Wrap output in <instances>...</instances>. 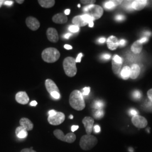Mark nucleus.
Here are the masks:
<instances>
[{
  "label": "nucleus",
  "mask_w": 152,
  "mask_h": 152,
  "mask_svg": "<svg viewBox=\"0 0 152 152\" xmlns=\"http://www.w3.org/2000/svg\"><path fill=\"white\" fill-rule=\"evenodd\" d=\"M69 102L71 107L78 111L84 109L86 106L83 95L78 90H75L71 92Z\"/></svg>",
  "instance_id": "nucleus-1"
},
{
  "label": "nucleus",
  "mask_w": 152,
  "mask_h": 152,
  "mask_svg": "<svg viewBox=\"0 0 152 152\" xmlns=\"http://www.w3.org/2000/svg\"><path fill=\"white\" fill-rule=\"evenodd\" d=\"M41 56L44 61L48 63H53L59 59L60 54L58 49L54 48H48L42 51Z\"/></svg>",
  "instance_id": "nucleus-2"
},
{
  "label": "nucleus",
  "mask_w": 152,
  "mask_h": 152,
  "mask_svg": "<svg viewBox=\"0 0 152 152\" xmlns=\"http://www.w3.org/2000/svg\"><path fill=\"white\" fill-rule=\"evenodd\" d=\"M63 68L65 75L69 77L76 76L77 72L76 66V59L73 57L68 56L64 59L63 61Z\"/></svg>",
  "instance_id": "nucleus-3"
},
{
  "label": "nucleus",
  "mask_w": 152,
  "mask_h": 152,
  "mask_svg": "<svg viewBox=\"0 0 152 152\" xmlns=\"http://www.w3.org/2000/svg\"><path fill=\"white\" fill-rule=\"evenodd\" d=\"M98 142V139L95 136L86 134L82 136L80 141V145L82 149L89 151L95 147Z\"/></svg>",
  "instance_id": "nucleus-4"
},
{
  "label": "nucleus",
  "mask_w": 152,
  "mask_h": 152,
  "mask_svg": "<svg viewBox=\"0 0 152 152\" xmlns=\"http://www.w3.org/2000/svg\"><path fill=\"white\" fill-rule=\"evenodd\" d=\"M83 10L86 14L91 16L94 20L99 19L103 15V9L100 6L94 4L85 6Z\"/></svg>",
  "instance_id": "nucleus-5"
},
{
  "label": "nucleus",
  "mask_w": 152,
  "mask_h": 152,
  "mask_svg": "<svg viewBox=\"0 0 152 152\" xmlns=\"http://www.w3.org/2000/svg\"><path fill=\"white\" fill-rule=\"evenodd\" d=\"M54 136L61 141H64L68 143H72L76 140V135L73 133H68L64 135V132L59 129L54 131Z\"/></svg>",
  "instance_id": "nucleus-6"
},
{
  "label": "nucleus",
  "mask_w": 152,
  "mask_h": 152,
  "mask_svg": "<svg viewBox=\"0 0 152 152\" xmlns=\"http://www.w3.org/2000/svg\"><path fill=\"white\" fill-rule=\"evenodd\" d=\"M65 115L63 112H57L53 116H49L48 121L50 125L58 126L61 124L65 120Z\"/></svg>",
  "instance_id": "nucleus-7"
},
{
  "label": "nucleus",
  "mask_w": 152,
  "mask_h": 152,
  "mask_svg": "<svg viewBox=\"0 0 152 152\" xmlns=\"http://www.w3.org/2000/svg\"><path fill=\"white\" fill-rule=\"evenodd\" d=\"M131 121L132 124L138 129L145 128L148 125L147 119L139 115H136L132 117Z\"/></svg>",
  "instance_id": "nucleus-8"
},
{
  "label": "nucleus",
  "mask_w": 152,
  "mask_h": 152,
  "mask_svg": "<svg viewBox=\"0 0 152 152\" xmlns=\"http://www.w3.org/2000/svg\"><path fill=\"white\" fill-rule=\"evenodd\" d=\"M26 23L28 27L32 31H37L40 27V23L38 19L33 16H29L26 20Z\"/></svg>",
  "instance_id": "nucleus-9"
},
{
  "label": "nucleus",
  "mask_w": 152,
  "mask_h": 152,
  "mask_svg": "<svg viewBox=\"0 0 152 152\" xmlns=\"http://www.w3.org/2000/svg\"><path fill=\"white\" fill-rule=\"evenodd\" d=\"M82 123L85 126L87 135H91L94 124V120L91 117H85L82 120Z\"/></svg>",
  "instance_id": "nucleus-10"
},
{
  "label": "nucleus",
  "mask_w": 152,
  "mask_h": 152,
  "mask_svg": "<svg viewBox=\"0 0 152 152\" xmlns=\"http://www.w3.org/2000/svg\"><path fill=\"white\" fill-rule=\"evenodd\" d=\"M46 35L49 41L56 43L59 41V35L58 31L54 28H49L46 31Z\"/></svg>",
  "instance_id": "nucleus-11"
},
{
  "label": "nucleus",
  "mask_w": 152,
  "mask_h": 152,
  "mask_svg": "<svg viewBox=\"0 0 152 152\" xmlns=\"http://www.w3.org/2000/svg\"><path fill=\"white\" fill-rule=\"evenodd\" d=\"M15 100L18 103L26 105L28 103L29 98L28 96L27 92L25 91H19L15 95Z\"/></svg>",
  "instance_id": "nucleus-12"
},
{
  "label": "nucleus",
  "mask_w": 152,
  "mask_h": 152,
  "mask_svg": "<svg viewBox=\"0 0 152 152\" xmlns=\"http://www.w3.org/2000/svg\"><path fill=\"white\" fill-rule=\"evenodd\" d=\"M108 48L110 50H115L119 46V41L118 38L114 36H110L107 41Z\"/></svg>",
  "instance_id": "nucleus-13"
},
{
  "label": "nucleus",
  "mask_w": 152,
  "mask_h": 152,
  "mask_svg": "<svg viewBox=\"0 0 152 152\" xmlns=\"http://www.w3.org/2000/svg\"><path fill=\"white\" fill-rule=\"evenodd\" d=\"M45 87L50 94L54 91L60 92L59 88L56 86V83L51 79H47L45 81Z\"/></svg>",
  "instance_id": "nucleus-14"
},
{
  "label": "nucleus",
  "mask_w": 152,
  "mask_h": 152,
  "mask_svg": "<svg viewBox=\"0 0 152 152\" xmlns=\"http://www.w3.org/2000/svg\"><path fill=\"white\" fill-rule=\"evenodd\" d=\"M148 1L145 0H136L131 3V7L137 11H140L144 9L147 5Z\"/></svg>",
  "instance_id": "nucleus-15"
},
{
  "label": "nucleus",
  "mask_w": 152,
  "mask_h": 152,
  "mask_svg": "<svg viewBox=\"0 0 152 152\" xmlns=\"http://www.w3.org/2000/svg\"><path fill=\"white\" fill-rule=\"evenodd\" d=\"M53 22L56 24H65L68 22V17L63 13H58L55 14L52 18Z\"/></svg>",
  "instance_id": "nucleus-16"
},
{
  "label": "nucleus",
  "mask_w": 152,
  "mask_h": 152,
  "mask_svg": "<svg viewBox=\"0 0 152 152\" xmlns=\"http://www.w3.org/2000/svg\"><path fill=\"white\" fill-rule=\"evenodd\" d=\"M20 126L23 127L26 131L32 130L34 125L31 121L27 118H22L19 121Z\"/></svg>",
  "instance_id": "nucleus-17"
},
{
  "label": "nucleus",
  "mask_w": 152,
  "mask_h": 152,
  "mask_svg": "<svg viewBox=\"0 0 152 152\" xmlns=\"http://www.w3.org/2000/svg\"><path fill=\"white\" fill-rule=\"evenodd\" d=\"M130 68L131 74L130 78L132 80L136 79L140 73V71H141L140 67L137 64H134L131 65Z\"/></svg>",
  "instance_id": "nucleus-18"
},
{
  "label": "nucleus",
  "mask_w": 152,
  "mask_h": 152,
  "mask_svg": "<svg viewBox=\"0 0 152 152\" xmlns=\"http://www.w3.org/2000/svg\"><path fill=\"white\" fill-rule=\"evenodd\" d=\"M142 50V44L139 41V40H137L134 42L131 47V51L134 54H140Z\"/></svg>",
  "instance_id": "nucleus-19"
},
{
  "label": "nucleus",
  "mask_w": 152,
  "mask_h": 152,
  "mask_svg": "<svg viewBox=\"0 0 152 152\" xmlns=\"http://www.w3.org/2000/svg\"><path fill=\"white\" fill-rule=\"evenodd\" d=\"M72 23L73 25L78 26V27H85L88 24L87 23L85 22L84 20L82 19L81 15L75 16L72 19Z\"/></svg>",
  "instance_id": "nucleus-20"
},
{
  "label": "nucleus",
  "mask_w": 152,
  "mask_h": 152,
  "mask_svg": "<svg viewBox=\"0 0 152 152\" xmlns=\"http://www.w3.org/2000/svg\"><path fill=\"white\" fill-rule=\"evenodd\" d=\"M122 2V1L120 0H112V1H109L106 2L104 4V7L108 10H111L113 9L115 7L117 6L120 5V4H121Z\"/></svg>",
  "instance_id": "nucleus-21"
},
{
  "label": "nucleus",
  "mask_w": 152,
  "mask_h": 152,
  "mask_svg": "<svg viewBox=\"0 0 152 152\" xmlns=\"http://www.w3.org/2000/svg\"><path fill=\"white\" fill-rule=\"evenodd\" d=\"M39 5L43 8L49 9L53 7L55 4L54 0H38Z\"/></svg>",
  "instance_id": "nucleus-22"
},
{
  "label": "nucleus",
  "mask_w": 152,
  "mask_h": 152,
  "mask_svg": "<svg viewBox=\"0 0 152 152\" xmlns=\"http://www.w3.org/2000/svg\"><path fill=\"white\" fill-rule=\"evenodd\" d=\"M15 134L19 139H24L28 136L27 131L22 126H19L16 129Z\"/></svg>",
  "instance_id": "nucleus-23"
},
{
  "label": "nucleus",
  "mask_w": 152,
  "mask_h": 152,
  "mask_svg": "<svg viewBox=\"0 0 152 152\" xmlns=\"http://www.w3.org/2000/svg\"><path fill=\"white\" fill-rule=\"evenodd\" d=\"M131 74V68L129 66H125L121 72V76L124 80H128Z\"/></svg>",
  "instance_id": "nucleus-24"
},
{
  "label": "nucleus",
  "mask_w": 152,
  "mask_h": 152,
  "mask_svg": "<svg viewBox=\"0 0 152 152\" xmlns=\"http://www.w3.org/2000/svg\"><path fill=\"white\" fill-rule=\"evenodd\" d=\"M112 71L115 75H118L120 72V70L122 67V63H116L114 60H112Z\"/></svg>",
  "instance_id": "nucleus-25"
},
{
  "label": "nucleus",
  "mask_w": 152,
  "mask_h": 152,
  "mask_svg": "<svg viewBox=\"0 0 152 152\" xmlns=\"http://www.w3.org/2000/svg\"><path fill=\"white\" fill-rule=\"evenodd\" d=\"M82 19L84 20L85 22H86L87 24H88L89 27L92 28L94 27V19L92 17L90 16L88 14H83L81 15Z\"/></svg>",
  "instance_id": "nucleus-26"
},
{
  "label": "nucleus",
  "mask_w": 152,
  "mask_h": 152,
  "mask_svg": "<svg viewBox=\"0 0 152 152\" xmlns=\"http://www.w3.org/2000/svg\"><path fill=\"white\" fill-rule=\"evenodd\" d=\"M104 115V112L103 109L97 110L94 113V117L97 120L102 118L103 117Z\"/></svg>",
  "instance_id": "nucleus-27"
},
{
  "label": "nucleus",
  "mask_w": 152,
  "mask_h": 152,
  "mask_svg": "<svg viewBox=\"0 0 152 152\" xmlns=\"http://www.w3.org/2000/svg\"><path fill=\"white\" fill-rule=\"evenodd\" d=\"M104 106V103L103 102L101 101V100H97L95 101L94 104V108L97 109V110H99V109H102Z\"/></svg>",
  "instance_id": "nucleus-28"
},
{
  "label": "nucleus",
  "mask_w": 152,
  "mask_h": 152,
  "mask_svg": "<svg viewBox=\"0 0 152 152\" xmlns=\"http://www.w3.org/2000/svg\"><path fill=\"white\" fill-rule=\"evenodd\" d=\"M68 29L71 32H78L79 31V30H80V27H78V26H75V25H71V26H69Z\"/></svg>",
  "instance_id": "nucleus-29"
},
{
  "label": "nucleus",
  "mask_w": 152,
  "mask_h": 152,
  "mask_svg": "<svg viewBox=\"0 0 152 152\" xmlns=\"http://www.w3.org/2000/svg\"><path fill=\"white\" fill-rule=\"evenodd\" d=\"M133 98H135V99H139L141 97V93L139 91H135L132 94Z\"/></svg>",
  "instance_id": "nucleus-30"
},
{
  "label": "nucleus",
  "mask_w": 152,
  "mask_h": 152,
  "mask_svg": "<svg viewBox=\"0 0 152 152\" xmlns=\"http://www.w3.org/2000/svg\"><path fill=\"white\" fill-rule=\"evenodd\" d=\"M80 2H81L82 4H93L95 2H96V1L95 0H81Z\"/></svg>",
  "instance_id": "nucleus-31"
},
{
  "label": "nucleus",
  "mask_w": 152,
  "mask_h": 152,
  "mask_svg": "<svg viewBox=\"0 0 152 152\" xmlns=\"http://www.w3.org/2000/svg\"><path fill=\"white\" fill-rule=\"evenodd\" d=\"M50 95L53 98H54L55 99H59L60 98V92L54 91V92H51Z\"/></svg>",
  "instance_id": "nucleus-32"
},
{
  "label": "nucleus",
  "mask_w": 152,
  "mask_h": 152,
  "mask_svg": "<svg viewBox=\"0 0 152 152\" xmlns=\"http://www.w3.org/2000/svg\"><path fill=\"white\" fill-rule=\"evenodd\" d=\"M90 92V87H86L83 88V92H82V94L83 95L87 96L89 94Z\"/></svg>",
  "instance_id": "nucleus-33"
},
{
  "label": "nucleus",
  "mask_w": 152,
  "mask_h": 152,
  "mask_svg": "<svg viewBox=\"0 0 152 152\" xmlns=\"http://www.w3.org/2000/svg\"><path fill=\"white\" fill-rule=\"evenodd\" d=\"M113 60H114L116 63H122H122H123L122 59L118 55H115Z\"/></svg>",
  "instance_id": "nucleus-34"
},
{
  "label": "nucleus",
  "mask_w": 152,
  "mask_h": 152,
  "mask_svg": "<svg viewBox=\"0 0 152 152\" xmlns=\"http://www.w3.org/2000/svg\"><path fill=\"white\" fill-rule=\"evenodd\" d=\"M14 4V1L11 0H5L4 5L7 6H11Z\"/></svg>",
  "instance_id": "nucleus-35"
},
{
  "label": "nucleus",
  "mask_w": 152,
  "mask_h": 152,
  "mask_svg": "<svg viewBox=\"0 0 152 152\" xmlns=\"http://www.w3.org/2000/svg\"><path fill=\"white\" fill-rule=\"evenodd\" d=\"M147 95L149 100L152 103V88L149 90L147 92Z\"/></svg>",
  "instance_id": "nucleus-36"
},
{
  "label": "nucleus",
  "mask_w": 152,
  "mask_h": 152,
  "mask_svg": "<svg viewBox=\"0 0 152 152\" xmlns=\"http://www.w3.org/2000/svg\"><path fill=\"white\" fill-rule=\"evenodd\" d=\"M125 19V16L121 15H118L115 16V20L117 21H122Z\"/></svg>",
  "instance_id": "nucleus-37"
},
{
  "label": "nucleus",
  "mask_w": 152,
  "mask_h": 152,
  "mask_svg": "<svg viewBox=\"0 0 152 152\" xmlns=\"http://www.w3.org/2000/svg\"><path fill=\"white\" fill-rule=\"evenodd\" d=\"M94 130L95 132L96 133H99L100 132L101 129H100V127L99 126V125H95L94 127Z\"/></svg>",
  "instance_id": "nucleus-38"
},
{
  "label": "nucleus",
  "mask_w": 152,
  "mask_h": 152,
  "mask_svg": "<svg viewBox=\"0 0 152 152\" xmlns=\"http://www.w3.org/2000/svg\"><path fill=\"white\" fill-rule=\"evenodd\" d=\"M82 55H83V54L82 53H80L78 55V56H77V57L76 59V63H80L81 62Z\"/></svg>",
  "instance_id": "nucleus-39"
},
{
  "label": "nucleus",
  "mask_w": 152,
  "mask_h": 152,
  "mask_svg": "<svg viewBox=\"0 0 152 152\" xmlns=\"http://www.w3.org/2000/svg\"><path fill=\"white\" fill-rule=\"evenodd\" d=\"M20 152H37L33 150V149L31 148H25L22 149Z\"/></svg>",
  "instance_id": "nucleus-40"
},
{
  "label": "nucleus",
  "mask_w": 152,
  "mask_h": 152,
  "mask_svg": "<svg viewBox=\"0 0 152 152\" xmlns=\"http://www.w3.org/2000/svg\"><path fill=\"white\" fill-rule=\"evenodd\" d=\"M126 44V41L125 40V39H121L120 41V42H119V46H124Z\"/></svg>",
  "instance_id": "nucleus-41"
},
{
  "label": "nucleus",
  "mask_w": 152,
  "mask_h": 152,
  "mask_svg": "<svg viewBox=\"0 0 152 152\" xmlns=\"http://www.w3.org/2000/svg\"><path fill=\"white\" fill-rule=\"evenodd\" d=\"M79 128V126H76V125H73L71 127V130L73 132L75 131H76V130H77Z\"/></svg>",
  "instance_id": "nucleus-42"
},
{
  "label": "nucleus",
  "mask_w": 152,
  "mask_h": 152,
  "mask_svg": "<svg viewBox=\"0 0 152 152\" xmlns=\"http://www.w3.org/2000/svg\"><path fill=\"white\" fill-rule=\"evenodd\" d=\"M57 112H56L55 110H51L49 112V116H53L56 114Z\"/></svg>",
  "instance_id": "nucleus-43"
},
{
  "label": "nucleus",
  "mask_w": 152,
  "mask_h": 152,
  "mask_svg": "<svg viewBox=\"0 0 152 152\" xmlns=\"http://www.w3.org/2000/svg\"><path fill=\"white\" fill-rule=\"evenodd\" d=\"M130 114H131V115H132L133 116L137 115V112L136 111V110H135V109H131L130 111Z\"/></svg>",
  "instance_id": "nucleus-44"
},
{
  "label": "nucleus",
  "mask_w": 152,
  "mask_h": 152,
  "mask_svg": "<svg viewBox=\"0 0 152 152\" xmlns=\"http://www.w3.org/2000/svg\"><path fill=\"white\" fill-rule=\"evenodd\" d=\"M139 41L141 42V44H143V43H145L148 41V38L146 37H143V38H141L140 39H139Z\"/></svg>",
  "instance_id": "nucleus-45"
},
{
  "label": "nucleus",
  "mask_w": 152,
  "mask_h": 152,
  "mask_svg": "<svg viewBox=\"0 0 152 152\" xmlns=\"http://www.w3.org/2000/svg\"><path fill=\"white\" fill-rule=\"evenodd\" d=\"M103 58L105 59H107V60L109 59L110 58V55L108 54H104Z\"/></svg>",
  "instance_id": "nucleus-46"
},
{
  "label": "nucleus",
  "mask_w": 152,
  "mask_h": 152,
  "mask_svg": "<svg viewBox=\"0 0 152 152\" xmlns=\"http://www.w3.org/2000/svg\"><path fill=\"white\" fill-rule=\"evenodd\" d=\"M64 48L65 49H66V50H72V49H73L72 46H71V45H65L64 46Z\"/></svg>",
  "instance_id": "nucleus-47"
},
{
  "label": "nucleus",
  "mask_w": 152,
  "mask_h": 152,
  "mask_svg": "<svg viewBox=\"0 0 152 152\" xmlns=\"http://www.w3.org/2000/svg\"><path fill=\"white\" fill-rule=\"evenodd\" d=\"M71 36H72V34H71V33H66L65 35L64 36V37L65 39H68L71 37Z\"/></svg>",
  "instance_id": "nucleus-48"
},
{
  "label": "nucleus",
  "mask_w": 152,
  "mask_h": 152,
  "mask_svg": "<svg viewBox=\"0 0 152 152\" xmlns=\"http://www.w3.org/2000/svg\"><path fill=\"white\" fill-rule=\"evenodd\" d=\"M30 105H31V106H33V107H34V106H36L37 105V102H36V101H32L31 103H30Z\"/></svg>",
  "instance_id": "nucleus-49"
},
{
  "label": "nucleus",
  "mask_w": 152,
  "mask_h": 152,
  "mask_svg": "<svg viewBox=\"0 0 152 152\" xmlns=\"http://www.w3.org/2000/svg\"><path fill=\"white\" fill-rule=\"evenodd\" d=\"M70 12H71L70 9H66L64 11V14H65V15H68L70 14Z\"/></svg>",
  "instance_id": "nucleus-50"
},
{
  "label": "nucleus",
  "mask_w": 152,
  "mask_h": 152,
  "mask_svg": "<svg viewBox=\"0 0 152 152\" xmlns=\"http://www.w3.org/2000/svg\"><path fill=\"white\" fill-rule=\"evenodd\" d=\"M105 41V38H104V37L100 38L99 40V42L100 43H104Z\"/></svg>",
  "instance_id": "nucleus-51"
},
{
  "label": "nucleus",
  "mask_w": 152,
  "mask_h": 152,
  "mask_svg": "<svg viewBox=\"0 0 152 152\" xmlns=\"http://www.w3.org/2000/svg\"><path fill=\"white\" fill-rule=\"evenodd\" d=\"M16 2L19 4H22L24 2V0H16Z\"/></svg>",
  "instance_id": "nucleus-52"
},
{
  "label": "nucleus",
  "mask_w": 152,
  "mask_h": 152,
  "mask_svg": "<svg viewBox=\"0 0 152 152\" xmlns=\"http://www.w3.org/2000/svg\"><path fill=\"white\" fill-rule=\"evenodd\" d=\"M4 0H0V8L1 7V6L2 5L4 4Z\"/></svg>",
  "instance_id": "nucleus-53"
},
{
  "label": "nucleus",
  "mask_w": 152,
  "mask_h": 152,
  "mask_svg": "<svg viewBox=\"0 0 152 152\" xmlns=\"http://www.w3.org/2000/svg\"><path fill=\"white\" fill-rule=\"evenodd\" d=\"M69 118L70 119H73V115H69Z\"/></svg>",
  "instance_id": "nucleus-54"
},
{
  "label": "nucleus",
  "mask_w": 152,
  "mask_h": 152,
  "mask_svg": "<svg viewBox=\"0 0 152 152\" xmlns=\"http://www.w3.org/2000/svg\"><path fill=\"white\" fill-rule=\"evenodd\" d=\"M78 7H81V5H80V4H78Z\"/></svg>",
  "instance_id": "nucleus-55"
}]
</instances>
